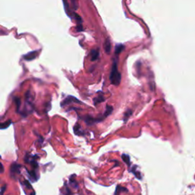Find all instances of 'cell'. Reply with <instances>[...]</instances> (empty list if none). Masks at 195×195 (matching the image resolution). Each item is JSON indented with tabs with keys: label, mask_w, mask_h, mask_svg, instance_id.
Segmentation results:
<instances>
[{
	"label": "cell",
	"mask_w": 195,
	"mask_h": 195,
	"mask_svg": "<svg viewBox=\"0 0 195 195\" xmlns=\"http://www.w3.org/2000/svg\"><path fill=\"white\" fill-rule=\"evenodd\" d=\"M110 82L112 85L115 86H119L121 81V74L118 70V60H114L113 64L111 66V72H110Z\"/></svg>",
	"instance_id": "obj_1"
},
{
	"label": "cell",
	"mask_w": 195,
	"mask_h": 195,
	"mask_svg": "<svg viewBox=\"0 0 195 195\" xmlns=\"http://www.w3.org/2000/svg\"><path fill=\"white\" fill-rule=\"evenodd\" d=\"M71 102H76V103H79V104H82V102L79 101V100H78L76 98H75V97L68 96V97H66V99L60 103V106L61 107H64L65 105H69V104H70Z\"/></svg>",
	"instance_id": "obj_2"
},
{
	"label": "cell",
	"mask_w": 195,
	"mask_h": 195,
	"mask_svg": "<svg viewBox=\"0 0 195 195\" xmlns=\"http://www.w3.org/2000/svg\"><path fill=\"white\" fill-rule=\"evenodd\" d=\"M20 168H21V166L18 165L16 163L12 164L10 168V174L11 176L15 177V174H18L20 173Z\"/></svg>",
	"instance_id": "obj_3"
},
{
	"label": "cell",
	"mask_w": 195,
	"mask_h": 195,
	"mask_svg": "<svg viewBox=\"0 0 195 195\" xmlns=\"http://www.w3.org/2000/svg\"><path fill=\"white\" fill-rule=\"evenodd\" d=\"M38 51H31V52L27 53V54H25L23 57L24 59L27 61L33 60H34L36 57H37V54H38Z\"/></svg>",
	"instance_id": "obj_4"
},
{
	"label": "cell",
	"mask_w": 195,
	"mask_h": 195,
	"mask_svg": "<svg viewBox=\"0 0 195 195\" xmlns=\"http://www.w3.org/2000/svg\"><path fill=\"white\" fill-rule=\"evenodd\" d=\"M99 49L95 48L93 49L91 51V60L92 61H95L99 59Z\"/></svg>",
	"instance_id": "obj_5"
},
{
	"label": "cell",
	"mask_w": 195,
	"mask_h": 195,
	"mask_svg": "<svg viewBox=\"0 0 195 195\" xmlns=\"http://www.w3.org/2000/svg\"><path fill=\"white\" fill-rule=\"evenodd\" d=\"M104 48H105L106 53L109 54L111 49V43L109 38H106V40H105V43H104Z\"/></svg>",
	"instance_id": "obj_6"
},
{
	"label": "cell",
	"mask_w": 195,
	"mask_h": 195,
	"mask_svg": "<svg viewBox=\"0 0 195 195\" xmlns=\"http://www.w3.org/2000/svg\"><path fill=\"white\" fill-rule=\"evenodd\" d=\"M124 48H125V46L123 45V44H117V45L115 46V55L116 56L118 57L120 53L122 51H124Z\"/></svg>",
	"instance_id": "obj_7"
},
{
	"label": "cell",
	"mask_w": 195,
	"mask_h": 195,
	"mask_svg": "<svg viewBox=\"0 0 195 195\" xmlns=\"http://www.w3.org/2000/svg\"><path fill=\"white\" fill-rule=\"evenodd\" d=\"M27 174H28V176H29L30 179L32 181H36L38 180V176H37V174L34 171H27Z\"/></svg>",
	"instance_id": "obj_8"
},
{
	"label": "cell",
	"mask_w": 195,
	"mask_h": 195,
	"mask_svg": "<svg viewBox=\"0 0 195 195\" xmlns=\"http://www.w3.org/2000/svg\"><path fill=\"white\" fill-rule=\"evenodd\" d=\"M112 111H113V107H111V106H109V105H107L105 114H103V117H104L105 118H107V116H109L110 114L112 113Z\"/></svg>",
	"instance_id": "obj_9"
},
{
	"label": "cell",
	"mask_w": 195,
	"mask_h": 195,
	"mask_svg": "<svg viewBox=\"0 0 195 195\" xmlns=\"http://www.w3.org/2000/svg\"><path fill=\"white\" fill-rule=\"evenodd\" d=\"M105 101V99H104V96H103L102 94H100L96 98H94V105H97L99 103L102 102V101Z\"/></svg>",
	"instance_id": "obj_10"
},
{
	"label": "cell",
	"mask_w": 195,
	"mask_h": 195,
	"mask_svg": "<svg viewBox=\"0 0 195 195\" xmlns=\"http://www.w3.org/2000/svg\"><path fill=\"white\" fill-rule=\"evenodd\" d=\"M73 130H74V132H75V133H76V135H83V132L81 131L80 126L79 125V124H76V125H75Z\"/></svg>",
	"instance_id": "obj_11"
},
{
	"label": "cell",
	"mask_w": 195,
	"mask_h": 195,
	"mask_svg": "<svg viewBox=\"0 0 195 195\" xmlns=\"http://www.w3.org/2000/svg\"><path fill=\"white\" fill-rule=\"evenodd\" d=\"M122 159L124 160V161L127 165V166H130V156L126 154H123L122 155Z\"/></svg>",
	"instance_id": "obj_12"
},
{
	"label": "cell",
	"mask_w": 195,
	"mask_h": 195,
	"mask_svg": "<svg viewBox=\"0 0 195 195\" xmlns=\"http://www.w3.org/2000/svg\"><path fill=\"white\" fill-rule=\"evenodd\" d=\"M132 113H133V112H132V111H131V110H127V111H126V113L124 114V118H123L124 123H126V122L127 121V120L129 119L130 116L132 114Z\"/></svg>",
	"instance_id": "obj_13"
},
{
	"label": "cell",
	"mask_w": 195,
	"mask_h": 195,
	"mask_svg": "<svg viewBox=\"0 0 195 195\" xmlns=\"http://www.w3.org/2000/svg\"><path fill=\"white\" fill-rule=\"evenodd\" d=\"M63 5H64V8H65L66 12L69 15V17H70V10H69V4H68L67 0H63Z\"/></svg>",
	"instance_id": "obj_14"
},
{
	"label": "cell",
	"mask_w": 195,
	"mask_h": 195,
	"mask_svg": "<svg viewBox=\"0 0 195 195\" xmlns=\"http://www.w3.org/2000/svg\"><path fill=\"white\" fill-rule=\"evenodd\" d=\"M12 122L11 120H9L8 121L5 122V123H2V124H1V129H2V130L6 129V128H8L10 126L11 124H12Z\"/></svg>",
	"instance_id": "obj_15"
},
{
	"label": "cell",
	"mask_w": 195,
	"mask_h": 195,
	"mask_svg": "<svg viewBox=\"0 0 195 195\" xmlns=\"http://www.w3.org/2000/svg\"><path fill=\"white\" fill-rule=\"evenodd\" d=\"M15 102L16 104V110H17V112H19V110H20V106H21V100L18 97H15Z\"/></svg>",
	"instance_id": "obj_16"
},
{
	"label": "cell",
	"mask_w": 195,
	"mask_h": 195,
	"mask_svg": "<svg viewBox=\"0 0 195 195\" xmlns=\"http://www.w3.org/2000/svg\"><path fill=\"white\" fill-rule=\"evenodd\" d=\"M69 182H70L71 185L73 187H76V188H78V187H79L78 184H76V181H75V179L73 178H73H72V177H70V178H69Z\"/></svg>",
	"instance_id": "obj_17"
},
{
	"label": "cell",
	"mask_w": 195,
	"mask_h": 195,
	"mask_svg": "<svg viewBox=\"0 0 195 195\" xmlns=\"http://www.w3.org/2000/svg\"><path fill=\"white\" fill-rule=\"evenodd\" d=\"M72 5H73V6L74 10H76L78 9V3H77V0H71Z\"/></svg>",
	"instance_id": "obj_18"
},
{
	"label": "cell",
	"mask_w": 195,
	"mask_h": 195,
	"mask_svg": "<svg viewBox=\"0 0 195 195\" xmlns=\"http://www.w3.org/2000/svg\"><path fill=\"white\" fill-rule=\"evenodd\" d=\"M5 187H6V185H5L3 187H2V191H1V194H3V193H4L5 190Z\"/></svg>",
	"instance_id": "obj_19"
},
{
	"label": "cell",
	"mask_w": 195,
	"mask_h": 195,
	"mask_svg": "<svg viewBox=\"0 0 195 195\" xmlns=\"http://www.w3.org/2000/svg\"><path fill=\"white\" fill-rule=\"evenodd\" d=\"M24 183H25V182H24ZM25 185L26 186H27V187H28V188H32V187L31 186V185H28V182H27V181H25Z\"/></svg>",
	"instance_id": "obj_20"
},
{
	"label": "cell",
	"mask_w": 195,
	"mask_h": 195,
	"mask_svg": "<svg viewBox=\"0 0 195 195\" xmlns=\"http://www.w3.org/2000/svg\"><path fill=\"white\" fill-rule=\"evenodd\" d=\"M1 167H2V170H1V172H4V171H3V170H4V168H3V165H2V164H1Z\"/></svg>",
	"instance_id": "obj_21"
}]
</instances>
